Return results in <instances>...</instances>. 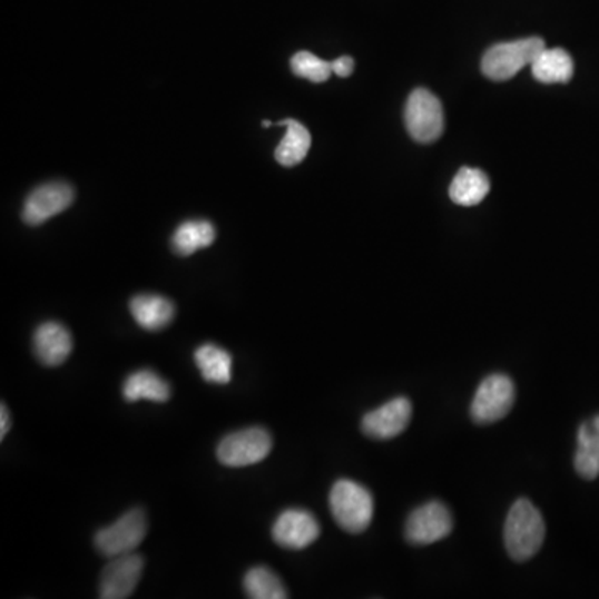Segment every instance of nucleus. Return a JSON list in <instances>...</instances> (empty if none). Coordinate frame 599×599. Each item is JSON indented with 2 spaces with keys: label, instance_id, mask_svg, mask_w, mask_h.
Masks as SVG:
<instances>
[{
  "label": "nucleus",
  "instance_id": "1",
  "mask_svg": "<svg viewBox=\"0 0 599 599\" xmlns=\"http://www.w3.org/2000/svg\"><path fill=\"white\" fill-rule=\"evenodd\" d=\"M544 527L541 511L527 498L514 501L504 521V544L514 561L531 560L543 547Z\"/></svg>",
  "mask_w": 599,
  "mask_h": 599
},
{
  "label": "nucleus",
  "instance_id": "17",
  "mask_svg": "<svg viewBox=\"0 0 599 599\" xmlns=\"http://www.w3.org/2000/svg\"><path fill=\"white\" fill-rule=\"evenodd\" d=\"M531 72L541 84H567L573 79V59L564 49H544L531 63Z\"/></svg>",
  "mask_w": 599,
  "mask_h": 599
},
{
  "label": "nucleus",
  "instance_id": "12",
  "mask_svg": "<svg viewBox=\"0 0 599 599\" xmlns=\"http://www.w3.org/2000/svg\"><path fill=\"white\" fill-rule=\"evenodd\" d=\"M272 537L285 550H305L318 540L320 524L308 511L287 510L275 521Z\"/></svg>",
  "mask_w": 599,
  "mask_h": 599
},
{
  "label": "nucleus",
  "instance_id": "7",
  "mask_svg": "<svg viewBox=\"0 0 599 599\" xmlns=\"http://www.w3.org/2000/svg\"><path fill=\"white\" fill-rule=\"evenodd\" d=\"M514 399L517 393L510 376L494 373L487 376L478 386L471 403V416L481 425L500 422L513 409Z\"/></svg>",
  "mask_w": 599,
  "mask_h": 599
},
{
  "label": "nucleus",
  "instance_id": "2",
  "mask_svg": "<svg viewBox=\"0 0 599 599\" xmlns=\"http://www.w3.org/2000/svg\"><path fill=\"white\" fill-rule=\"evenodd\" d=\"M330 510L340 528L348 533H363L372 523V493L352 480H338L330 491Z\"/></svg>",
  "mask_w": 599,
  "mask_h": 599
},
{
  "label": "nucleus",
  "instance_id": "14",
  "mask_svg": "<svg viewBox=\"0 0 599 599\" xmlns=\"http://www.w3.org/2000/svg\"><path fill=\"white\" fill-rule=\"evenodd\" d=\"M130 313L137 325L149 332L170 325L175 316V306L170 300L160 295H137L130 302Z\"/></svg>",
  "mask_w": 599,
  "mask_h": 599
},
{
  "label": "nucleus",
  "instance_id": "22",
  "mask_svg": "<svg viewBox=\"0 0 599 599\" xmlns=\"http://www.w3.org/2000/svg\"><path fill=\"white\" fill-rule=\"evenodd\" d=\"M245 593L252 599H285L288 598L287 588L281 578L265 567H255L248 570L244 580Z\"/></svg>",
  "mask_w": 599,
  "mask_h": 599
},
{
  "label": "nucleus",
  "instance_id": "8",
  "mask_svg": "<svg viewBox=\"0 0 599 599\" xmlns=\"http://www.w3.org/2000/svg\"><path fill=\"white\" fill-rule=\"evenodd\" d=\"M453 530V518L449 508L440 501L422 504L406 521V540L420 547L436 543L449 537Z\"/></svg>",
  "mask_w": 599,
  "mask_h": 599
},
{
  "label": "nucleus",
  "instance_id": "23",
  "mask_svg": "<svg viewBox=\"0 0 599 599\" xmlns=\"http://www.w3.org/2000/svg\"><path fill=\"white\" fill-rule=\"evenodd\" d=\"M291 66L295 76L315 84L326 82L333 72L332 62H326V60L316 57L315 53L305 52V50L292 57Z\"/></svg>",
  "mask_w": 599,
  "mask_h": 599
},
{
  "label": "nucleus",
  "instance_id": "24",
  "mask_svg": "<svg viewBox=\"0 0 599 599\" xmlns=\"http://www.w3.org/2000/svg\"><path fill=\"white\" fill-rule=\"evenodd\" d=\"M332 69L333 73L345 79V77L352 76L353 69H355V60L348 56L338 57V59L333 60Z\"/></svg>",
  "mask_w": 599,
  "mask_h": 599
},
{
  "label": "nucleus",
  "instance_id": "3",
  "mask_svg": "<svg viewBox=\"0 0 599 599\" xmlns=\"http://www.w3.org/2000/svg\"><path fill=\"white\" fill-rule=\"evenodd\" d=\"M547 49L541 37L513 40V42L497 43L484 53L481 70L488 79L503 82L517 76L521 69L534 62L538 56Z\"/></svg>",
  "mask_w": 599,
  "mask_h": 599
},
{
  "label": "nucleus",
  "instance_id": "21",
  "mask_svg": "<svg viewBox=\"0 0 599 599\" xmlns=\"http://www.w3.org/2000/svg\"><path fill=\"white\" fill-rule=\"evenodd\" d=\"M278 126L287 127V134L282 139L281 146L275 150V158L284 167H295L300 161L305 160L312 146V136L303 124L297 120H282Z\"/></svg>",
  "mask_w": 599,
  "mask_h": 599
},
{
  "label": "nucleus",
  "instance_id": "11",
  "mask_svg": "<svg viewBox=\"0 0 599 599\" xmlns=\"http://www.w3.org/2000/svg\"><path fill=\"white\" fill-rule=\"evenodd\" d=\"M410 420H412V403L405 396H399L366 413L362 420V430L370 439H395L409 429Z\"/></svg>",
  "mask_w": 599,
  "mask_h": 599
},
{
  "label": "nucleus",
  "instance_id": "9",
  "mask_svg": "<svg viewBox=\"0 0 599 599\" xmlns=\"http://www.w3.org/2000/svg\"><path fill=\"white\" fill-rule=\"evenodd\" d=\"M73 197H76V192L66 181L40 185L23 204V222L32 227L46 224L50 218L67 210L72 205Z\"/></svg>",
  "mask_w": 599,
  "mask_h": 599
},
{
  "label": "nucleus",
  "instance_id": "13",
  "mask_svg": "<svg viewBox=\"0 0 599 599\" xmlns=\"http://www.w3.org/2000/svg\"><path fill=\"white\" fill-rule=\"evenodd\" d=\"M73 350L69 330L57 322H46L33 333V353L46 366H60Z\"/></svg>",
  "mask_w": 599,
  "mask_h": 599
},
{
  "label": "nucleus",
  "instance_id": "18",
  "mask_svg": "<svg viewBox=\"0 0 599 599\" xmlns=\"http://www.w3.org/2000/svg\"><path fill=\"white\" fill-rule=\"evenodd\" d=\"M124 399L130 403L140 400L165 403L170 400V385L151 370H139L124 383Z\"/></svg>",
  "mask_w": 599,
  "mask_h": 599
},
{
  "label": "nucleus",
  "instance_id": "6",
  "mask_svg": "<svg viewBox=\"0 0 599 599\" xmlns=\"http://www.w3.org/2000/svg\"><path fill=\"white\" fill-rule=\"evenodd\" d=\"M405 124L416 143L432 144L439 140L445 129V116L439 97L429 90L416 89L406 102Z\"/></svg>",
  "mask_w": 599,
  "mask_h": 599
},
{
  "label": "nucleus",
  "instance_id": "20",
  "mask_svg": "<svg viewBox=\"0 0 599 599\" xmlns=\"http://www.w3.org/2000/svg\"><path fill=\"white\" fill-rule=\"evenodd\" d=\"M195 363L200 370L205 382L215 383V385H227L232 380V356L227 350L220 346L202 345L195 352Z\"/></svg>",
  "mask_w": 599,
  "mask_h": 599
},
{
  "label": "nucleus",
  "instance_id": "15",
  "mask_svg": "<svg viewBox=\"0 0 599 599\" xmlns=\"http://www.w3.org/2000/svg\"><path fill=\"white\" fill-rule=\"evenodd\" d=\"M575 468L585 480H597L599 477V415L585 422L578 430Z\"/></svg>",
  "mask_w": 599,
  "mask_h": 599
},
{
  "label": "nucleus",
  "instance_id": "26",
  "mask_svg": "<svg viewBox=\"0 0 599 599\" xmlns=\"http://www.w3.org/2000/svg\"><path fill=\"white\" fill-rule=\"evenodd\" d=\"M271 126H272L271 120H264V122H262V127H264V129H268V127Z\"/></svg>",
  "mask_w": 599,
  "mask_h": 599
},
{
  "label": "nucleus",
  "instance_id": "25",
  "mask_svg": "<svg viewBox=\"0 0 599 599\" xmlns=\"http://www.w3.org/2000/svg\"><path fill=\"white\" fill-rule=\"evenodd\" d=\"M10 430V415L9 410L2 403V409H0V439H6L7 433Z\"/></svg>",
  "mask_w": 599,
  "mask_h": 599
},
{
  "label": "nucleus",
  "instance_id": "5",
  "mask_svg": "<svg viewBox=\"0 0 599 599\" xmlns=\"http://www.w3.org/2000/svg\"><path fill=\"white\" fill-rule=\"evenodd\" d=\"M274 440L261 426L230 433L222 440L217 449L218 461L225 467L244 468L261 463L271 454Z\"/></svg>",
  "mask_w": 599,
  "mask_h": 599
},
{
  "label": "nucleus",
  "instance_id": "4",
  "mask_svg": "<svg viewBox=\"0 0 599 599\" xmlns=\"http://www.w3.org/2000/svg\"><path fill=\"white\" fill-rule=\"evenodd\" d=\"M146 513L140 508L127 511L116 523L97 531L96 548L106 558L122 557L136 553L147 534Z\"/></svg>",
  "mask_w": 599,
  "mask_h": 599
},
{
  "label": "nucleus",
  "instance_id": "19",
  "mask_svg": "<svg viewBox=\"0 0 599 599\" xmlns=\"http://www.w3.org/2000/svg\"><path fill=\"white\" fill-rule=\"evenodd\" d=\"M217 237L214 225L208 220H187L175 230L171 248L180 257H190L202 248L210 247Z\"/></svg>",
  "mask_w": 599,
  "mask_h": 599
},
{
  "label": "nucleus",
  "instance_id": "16",
  "mask_svg": "<svg viewBox=\"0 0 599 599\" xmlns=\"http://www.w3.org/2000/svg\"><path fill=\"white\" fill-rule=\"evenodd\" d=\"M488 194H490V178L478 168H461L450 185V198L461 207L481 204Z\"/></svg>",
  "mask_w": 599,
  "mask_h": 599
},
{
  "label": "nucleus",
  "instance_id": "10",
  "mask_svg": "<svg viewBox=\"0 0 599 599\" xmlns=\"http://www.w3.org/2000/svg\"><path fill=\"white\" fill-rule=\"evenodd\" d=\"M144 558L137 553L110 558L100 577L99 597L102 599H126L132 597L143 578Z\"/></svg>",
  "mask_w": 599,
  "mask_h": 599
}]
</instances>
